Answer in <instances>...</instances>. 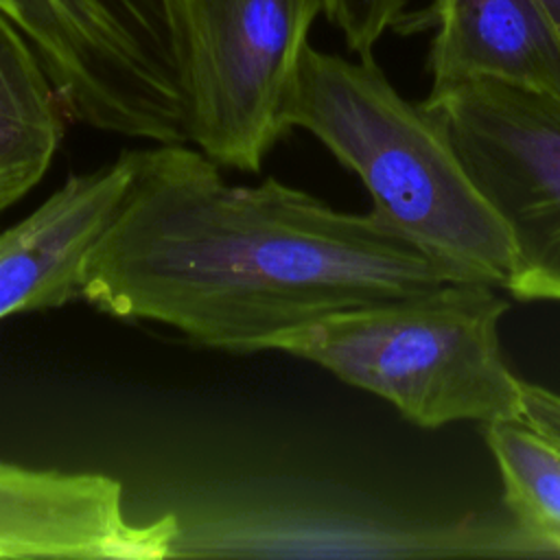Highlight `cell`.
<instances>
[{
    "instance_id": "cell-1",
    "label": "cell",
    "mask_w": 560,
    "mask_h": 560,
    "mask_svg": "<svg viewBox=\"0 0 560 560\" xmlns=\"http://www.w3.org/2000/svg\"><path fill=\"white\" fill-rule=\"evenodd\" d=\"M468 280L378 212L276 177L232 184L188 142L136 149L129 188L85 262L83 300L195 346L276 350L335 313Z\"/></svg>"
},
{
    "instance_id": "cell-2",
    "label": "cell",
    "mask_w": 560,
    "mask_h": 560,
    "mask_svg": "<svg viewBox=\"0 0 560 560\" xmlns=\"http://www.w3.org/2000/svg\"><path fill=\"white\" fill-rule=\"evenodd\" d=\"M287 127L315 136L372 197V210L468 280L505 287L512 234L468 171L446 120L402 98L372 57L306 46Z\"/></svg>"
},
{
    "instance_id": "cell-3",
    "label": "cell",
    "mask_w": 560,
    "mask_h": 560,
    "mask_svg": "<svg viewBox=\"0 0 560 560\" xmlns=\"http://www.w3.org/2000/svg\"><path fill=\"white\" fill-rule=\"evenodd\" d=\"M483 280H457L407 298L324 317L276 352L311 361L438 429L521 418L523 381L508 368L499 324L510 300Z\"/></svg>"
},
{
    "instance_id": "cell-4",
    "label": "cell",
    "mask_w": 560,
    "mask_h": 560,
    "mask_svg": "<svg viewBox=\"0 0 560 560\" xmlns=\"http://www.w3.org/2000/svg\"><path fill=\"white\" fill-rule=\"evenodd\" d=\"M70 122L153 144L188 142L179 0H0Z\"/></svg>"
},
{
    "instance_id": "cell-5",
    "label": "cell",
    "mask_w": 560,
    "mask_h": 560,
    "mask_svg": "<svg viewBox=\"0 0 560 560\" xmlns=\"http://www.w3.org/2000/svg\"><path fill=\"white\" fill-rule=\"evenodd\" d=\"M171 558H536L545 549L505 514H424L372 497L308 490L241 499L179 516Z\"/></svg>"
},
{
    "instance_id": "cell-6",
    "label": "cell",
    "mask_w": 560,
    "mask_h": 560,
    "mask_svg": "<svg viewBox=\"0 0 560 560\" xmlns=\"http://www.w3.org/2000/svg\"><path fill=\"white\" fill-rule=\"evenodd\" d=\"M322 0H179L188 144L258 173L289 131L287 107Z\"/></svg>"
},
{
    "instance_id": "cell-7",
    "label": "cell",
    "mask_w": 560,
    "mask_h": 560,
    "mask_svg": "<svg viewBox=\"0 0 560 560\" xmlns=\"http://www.w3.org/2000/svg\"><path fill=\"white\" fill-rule=\"evenodd\" d=\"M453 140L512 243L503 287L521 302H560V101L499 81L433 88L424 101Z\"/></svg>"
},
{
    "instance_id": "cell-8",
    "label": "cell",
    "mask_w": 560,
    "mask_h": 560,
    "mask_svg": "<svg viewBox=\"0 0 560 560\" xmlns=\"http://www.w3.org/2000/svg\"><path fill=\"white\" fill-rule=\"evenodd\" d=\"M177 534V512L131 521L109 475L0 462V558L162 560Z\"/></svg>"
},
{
    "instance_id": "cell-9",
    "label": "cell",
    "mask_w": 560,
    "mask_h": 560,
    "mask_svg": "<svg viewBox=\"0 0 560 560\" xmlns=\"http://www.w3.org/2000/svg\"><path fill=\"white\" fill-rule=\"evenodd\" d=\"M136 168V149L72 173L26 217L0 232V319L83 300L90 249L114 219Z\"/></svg>"
},
{
    "instance_id": "cell-10",
    "label": "cell",
    "mask_w": 560,
    "mask_h": 560,
    "mask_svg": "<svg viewBox=\"0 0 560 560\" xmlns=\"http://www.w3.org/2000/svg\"><path fill=\"white\" fill-rule=\"evenodd\" d=\"M431 90L499 81L560 101V31L540 0H435Z\"/></svg>"
},
{
    "instance_id": "cell-11",
    "label": "cell",
    "mask_w": 560,
    "mask_h": 560,
    "mask_svg": "<svg viewBox=\"0 0 560 560\" xmlns=\"http://www.w3.org/2000/svg\"><path fill=\"white\" fill-rule=\"evenodd\" d=\"M66 122L37 52L0 13V214L44 179Z\"/></svg>"
},
{
    "instance_id": "cell-12",
    "label": "cell",
    "mask_w": 560,
    "mask_h": 560,
    "mask_svg": "<svg viewBox=\"0 0 560 560\" xmlns=\"http://www.w3.org/2000/svg\"><path fill=\"white\" fill-rule=\"evenodd\" d=\"M486 427L510 516L547 551L560 556V444L523 418Z\"/></svg>"
},
{
    "instance_id": "cell-13",
    "label": "cell",
    "mask_w": 560,
    "mask_h": 560,
    "mask_svg": "<svg viewBox=\"0 0 560 560\" xmlns=\"http://www.w3.org/2000/svg\"><path fill=\"white\" fill-rule=\"evenodd\" d=\"M324 13L357 57H372L376 42L398 26L409 0H322Z\"/></svg>"
},
{
    "instance_id": "cell-14",
    "label": "cell",
    "mask_w": 560,
    "mask_h": 560,
    "mask_svg": "<svg viewBox=\"0 0 560 560\" xmlns=\"http://www.w3.org/2000/svg\"><path fill=\"white\" fill-rule=\"evenodd\" d=\"M521 418L560 444V394L542 385H521Z\"/></svg>"
},
{
    "instance_id": "cell-15",
    "label": "cell",
    "mask_w": 560,
    "mask_h": 560,
    "mask_svg": "<svg viewBox=\"0 0 560 560\" xmlns=\"http://www.w3.org/2000/svg\"><path fill=\"white\" fill-rule=\"evenodd\" d=\"M540 4L545 7V11L549 13V18L553 20V24L560 31V0H540Z\"/></svg>"
}]
</instances>
